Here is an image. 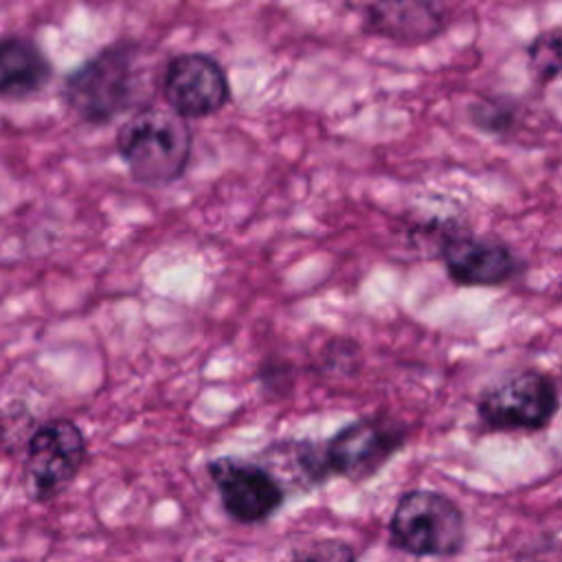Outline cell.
<instances>
[{
	"label": "cell",
	"mask_w": 562,
	"mask_h": 562,
	"mask_svg": "<svg viewBox=\"0 0 562 562\" xmlns=\"http://www.w3.org/2000/svg\"><path fill=\"white\" fill-rule=\"evenodd\" d=\"M206 472L220 494L224 512L239 525H259L272 518L285 503L279 481L257 461L217 457Z\"/></svg>",
	"instance_id": "obj_7"
},
{
	"label": "cell",
	"mask_w": 562,
	"mask_h": 562,
	"mask_svg": "<svg viewBox=\"0 0 562 562\" xmlns=\"http://www.w3.org/2000/svg\"><path fill=\"white\" fill-rule=\"evenodd\" d=\"M288 562H356V549L340 538H316L296 549Z\"/></svg>",
	"instance_id": "obj_14"
},
{
	"label": "cell",
	"mask_w": 562,
	"mask_h": 562,
	"mask_svg": "<svg viewBox=\"0 0 562 562\" xmlns=\"http://www.w3.org/2000/svg\"><path fill=\"white\" fill-rule=\"evenodd\" d=\"M448 24V9L435 2H373L364 7V31L395 44L417 46L437 37Z\"/></svg>",
	"instance_id": "obj_10"
},
{
	"label": "cell",
	"mask_w": 562,
	"mask_h": 562,
	"mask_svg": "<svg viewBox=\"0 0 562 562\" xmlns=\"http://www.w3.org/2000/svg\"><path fill=\"white\" fill-rule=\"evenodd\" d=\"M406 437V426L393 417L371 415L356 419L323 443L327 468L331 476L336 474L351 483H364L402 450Z\"/></svg>",
	"instance_id": "obj_6"
},
{
	"label": "cell",
	"mask_w": 562,
	"mask_h": 562,
	"mask_svg": "<svg viewBox=\"0 0 562 562\" xmlns=\"http://www.w3.org/2000/svg\"><path fill=\"white\" fill-rule=\"evenodd\" d=\"M88 457V443L72 419H48L26 441L22 470L24 492L35 503L57 498L79 474Z\"/></svg>",
	"instance_id": "obj_4"
},
{
	"label": "cell",
	"mask_w": 562,
	"mask_h": 562,
	"mask_svg": "<svg viewBox=\"0 0 562 562\" xmlns=\"http://www.w3.org/2000/svg\"><path fill=\"white\" fill-rule=\"evenodd\" d=\"M472 121L490 134H505L509 127H514L516 108L514 103H505L503 99H487L472 108Z\"/></svg>",
	"instance_id": "obj_15"
},
{
	"label": "cell",
	"mask_w": 562,
	"mask_h": 562,
	"mask_svg": "<svg viewBox=\"0 0 562 562\" xmlns=\"http://www.w3.org/2000/svg\"><path fill=\"white\" fill-rule=\"evenodd\" d=\"M162 97L178 116L204 119L231 101V83L222 64L206 53H180L162 75Z\"/></svg>",
	"instance_id": "obj_8"
},
{
	"label": "cell",
	"mask_w": 562,
	"mask_h": 562,
	"mask_svg": "<svg viewBox=\"0 0 562 562\" xmlns=\"http://www.w3.org/2000/svg\"><path fill=\"white\" fill-rule=\"evenodd\" d=\"M53 77L46 53L29 37H0V97L29 99L40 94Z\"/></svg>",
	"instance_id": "obj_11"
},
{
	"label": "cell",
	"mask_w": 562,
	"mask_h": 562,
	"mask_svg": "<svg viewBox=\"0 0 562 562\" xmlns=\"http://www.w3.org/2000/svg\"><path fill=\"white\" fill-rule=\"evenodd\" d=\"M138 46L121 40L79 64L64 81L68 110L90 125H105L130 110L140 90Z\"/></svg>",
	"instance_id": "obj_2"
},
{
	"label": "cell",
	"mask_w": 562,
	"mask_h": 562,
	"mask_svg": "<svg viewBox=\"0 0 562 562\" xmlns=\"http://www.w3.org/2000/svg\"><path fill=\"white\" fill-rule=\"evenodd\" d=\"M268 463H261L283 487L312 490L323 485L331 472L325 461V448L305 439H283L268 448Z\"/></svg>",
	"instance_id": "obj_12"
},
{
	"label": "cell",
	"mask_w": 562,
	"mask_h": 562,
	"mask_svg": "<svg viewBox=\"0 0 562 562\" xmlns=\"http://www.w3.org/2000/svg\"><path fill=\"white\" fill-rule=\"evenodd\" d=\"M527 61L531 75L542 83L562 77V29L536 35L527 48Z\"/></svg>",
	"instance_id": "obj_13"
},
{
	"label": "cell",
	"mask_w": 562,
	"mask_h": 562,
	"mask_svg": "<svg viewBox=\"0 0 562 562\" xmlns=\"http://www.w3.org/2000/svg\"><path fill=\"white\" fill-rule=\"evenodd\" d=\"M439 257L450 279L470 288L503 285L522 270L520 257L507 244L459 228L441 237Z\"/></svg>",
	"instance_id": "obj_9"
},
{
	"label": "cell",
	"mask_w": 562,
	"mask_h": 562,
	"mask_svg": "<svg viewBox=\"0 0 562 562\" xmlns=\"http://www.w3.org/2000/svg\"><path fill=\"white\" fill-rule=\"evenodd\" d=\"M290 364L281 362L277 358H268L266 362L259 364V380L266 389H272V395H279L281 391H288L292 384L290 380Z\"/></svg>",
	"instance_id": "obj_16"
},
{
	"label": "cell",
	"mask_w": 562,
	"mask_h": 562,
	"mask_svg": "<svg viewBox=\"0 0 562 562\" xmlns=\"http://www.w3.org/2000/svg\"><path fill=\"white\" fill-rule=\"evenodd\" d=\"M389 542L415 558H454L465 547V516L441 492L408 490L393 507Z\"/></svg>",
	"instance_id": "obj_3"
},
{
	"label": "cell",
	"mask_w": 562,
	"mask_h": 562,
	"mask_svg": "<svg viewBox=\"0 0 562 562\" xmlns=\"http://www.w3.org/2000/svg\"><path fill=\"white\" fill-rule=\"evenodd\" d=\"M189 123L160 105L138 108L116 132V151L130 176L147 187L178 180L191 158Z\"/></svg>",
	"instance_id": "obj_1"
},
{
	"label": "cell",
	"mask_w": 562,
	"mask_h": 562,
	"mask_svg": "<svg viewBox=\"0 0 562 562\" xmlns=\"http://www.w3.org/2000/svg\"><path fill=\"white\" fill-rule=\"evenodd\" d=\"M553 380L536 369H525L487 386L476 402L479 419L492 430H540L558 413Z\"/></svg>",
	"instance_id": "obj_5"
}]
</instances>
